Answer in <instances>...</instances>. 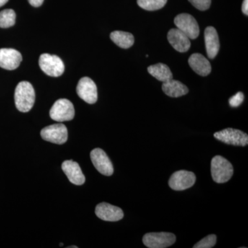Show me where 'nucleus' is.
<instances>
[{"mask_svg": "<svg viewBox=\"0 0 248 248\" xmlns=\"http://www.w3.org/2000/svg\"><path fill=\"white\" fill-rule=\"evenodd\" d=\"M35 100V90L28 81H21L15 91V103L17 110L22 112H29Z\"/></svg>", "mask_w": 248, "mask_h": 248, "instance_id": "nucleus-1", "label": "nucleus"}, {"mask_svg": "<svg viewBox=\"0 0 248 248\" xmlns=\"http://www.w3.org/2000/svg\"><path fill=\"white\" fill-rule=\"evenodd\" d=\"M234 173L232 165L223 156L217 155L211 161V174L217 184L228 182Z\"/></svg>", "mask_w": 248, "mask_h": 248, "instance_id": "nucleus-2", "label": "nucleus"}, {"mask_svg": "<svg viewBox=\"0 0 248 248\" xmlns=\"http://www.w3.org/2000/svg\"><path fill=\"white\" fill-rule=\"evenodd\" d=\"M39 65L47 76L58 78L64 72L65 66L61 59L56 55L45 53L40 55Z\"/></svg>", "mask_w": 248, "mask_h": 248, "instance_id": "nucleus-3", "label": "nucleus"}, {"mask_svg": "<svg viewBox=\"0 0 248 248\" xmlns=\"http://www.w3.org/2000/svg\"><path fill=\"white\" fill-rule=\"evenodd\" d=\"M50 116L52 120L58 122L73 120L75 117L74 106L68 99H58L50 109Z\"/></svg>", "mask_w": 248, "mask_h": 248, "instance_id": "nucleus-4", "label": "nucleus"}, {"mask_svg": "<svg viewBox=\"0 0 248 248\" xmlns=\"http://www.w3.org/2000/svg\"><path fill=\"white\" fill-rule=\"evenodd\" d=\"M214 137L218 141L232 146H246L248 144L247 134L237 129H224L214 134Z\"/></svg>", "mask_w": 248, "mask_h": 248, "instance_id": "nucleus-5", "label": "nucleus"}, {"mask_svg": "<svg viewBox=\"0 0 248 248\" xmlns=\"http://www.w3.org/2000/svg\"><path fill=\"white\" fill-rule=\"evenodd\" d=\"M174 24L178 29L182 31L190 40H195L200 35V27L195 18L190 14L178 15L174 18Z\"/></svg>", "mask_w": 248, "mask_h": 248, "instance_id": "nucleus-6", "label": "nucleus"}, {"mask_svg": "<svg viewBox=\"0 0 248 248\" xmlns=\"http://www.w3.org/2000/svg\"><path fill=\"white\" fill-rule=\"evenodd\" d=\"M175 241V235L169 232L147 233L143 237V244L149 248H169Z\"/></svg>", "mask_w": 248, "mask_h": 248, "instance_id": "nucleus-7", "label": "nucleus"}, {"mask_svg": "<svg viewBox=\"0 0 248 248\" xmlns=\"http://www.w3.org/2000/svg\"><path fill=\"white\" fill-rule=\"evenodd\" d=\"M41 136L45 141L62 145L68 140V130L64 124H53L42 129Z\"/></svg>", "mask_w": 248, "mask_h": 248, "instance_id": "nucleus-8", "label": "nucleus"}, {"mask_svg": "<svg viewBox=\"0 0 248 248\" xmlns=\"http://www.w3.org/2000/svg\"><path fill=\"white\" fill-rule=\"evenodd\" d=\"M196 176L192 172L179 170L173 173L170 178L169 185L172 190L182 191L187 190L195 185Z\"/></svg>", "mask_w": 248, "mask_h": 248, "instance_id": "nucleus-9", "label": "nucleus"}, {"mask_svg": "<svg viewBox=\"0 0 248 248\" xmlns=\"http://www.w3.org/2000/svg\"><path fill=\"white\" fill-rule=\"evenodd\" d=\"M77 93L81 99L88 104H93L97 102V86L91 78L86 77L79 80L77 86Z\"/></svg>", "mask_w": 248, "mask_h": 248, "instance_id": "nucleus-10", "label": "nucleus"}, {"mask_svg": "<svg viewBox=\"0 0 248 248\" xmlns=\"http://www.w3.org/2000/svg\"><path fill=\"white\" fill-rule=\"evenodd\" d=\"M91 159L94 168L101 174L111 176L114 172L113 166L105 152L101 148H95L91 153Z\"/></svg>", "mask_w": 248, "mask_h": 248, "instance_id": "nucleus-11", "label": "nucleus"}, {"mask_svg": "<svg viewBox=\"0 0 248 248\" xmlns=\"http://www.w3.org/2000/svg\"><path fill=\"white\" fill-rule=\"evenodd\" d=\"M95 214L98 218L106 221H118L124 217L122 209L107 203L98 204L95 208Z\"/></svg>", "mask_w": 248, "mask_h": 248, "instance_id": "nucleus-12", "label": "nucleus"}, {"mask_svg": "<svg viewBox=\"0 0 248 248\" xmlns=\"http://www.w3.org/2000/svg\"><path fill=\"white\" fill-rule=\"evenodd\" d=\"M22 56L17 50L13 48L0 49V67L13 71L20 65Z\"/></svg>", "mask_w": 248, "mask_h": 248, "instance_id": "nucleus-13", "label": "nucleus"}, {"mask_svg": "<svg viewBox=\"0 0 248 248\" xmlns=\"http://www.w3.org/2000/svg\"><path fill=\"white\" fill-rule=\"evenodd\" d=\"M62 170L68 177V180L74 185H83L86 182L81 168L76 161L67 160L63 161L62 165Z\"/></svg>", "mask_w": 248, "mask_h": 248, "instance_id": "nucleus-14", "label": "nucleus"}, {"mask_svg": "<svg viewBox=\"0 0 248 248\" xmlns=\"http://www.w3.org/2000/svg\"><path fill=\"white\" fill-rule=\"evenodd\" d=\"M168 40L179 53H185L190 48V39L179 29H170L168 33Z\"/></svg>", "mask_w": 248, "mask_h": 248, "instance_id": "nucleus-15", "label": "nucleus"}, {"mask_svg": "<svg viewBox=\"0 0 248 248\" xmlns=\"http://www.w3.org/2000/svg\"><path fill=\"white\" fill-rule=\"evenodd\" d=\"M204 37L208 58L214 59L219 51L220 48L219 39L216 29L213 27H207L204 33Z\"/></svg>", "mask_w": 248, "mask_h": 248, "instance_id": "nucleus-16", "label": "nucleus"}, {"mask_svg": "<svg viewBox=\"0 0 248 248\" xmlns=\"http://www.w3.org/2000/svg\"><path fill=\"white\" fill-rule=\"evenodd\" d=\"M188 63L192 69L201 76H207L211 73L210 62L202 54H192L189 58Z\"/></svg>", "mask_w": 248, "mask_h": 248, "instance_id": "nucleus-17", "label": "nucleus"}, {"mask_svg": "<svg viewBox=\"0 0 248 248\" xmlns=\"http://www.w3.org/2000/svg\"><path fill=\"white\" fill-rule=\"evenodd\" d=\"M162 90L165 94L171 97H182L189 91L183 83L173 79L163 83Z\"/></svg>", "mask_w": 248, "mask_h": 248, "instance_id": "nucleus-18", "label": "nucleus"}, {"mask_svg": "<svg viewBox=\"0 0 248 248\" xmlns=\"http://www.w3.org/2000/svg\"><path fill=\"white\" fill-rule=\"evenodd\" d=\"M148 71L152 76L163 83L173 79L172 72L169 67L164 63H159L152 65L148 67Z\"/></svg>", "mask_w": 248, "mask_h": 248, "instance_id": "nucleus-19", "label": "nucleus"}, {"mask_svg": "<svg viewBox=\"0 0 248 248\" xmlns=\"http://www.w3.org/2000/svg\"><path fill=\"white\" fill-rule=\"evenodd\" d=\"M110 39L116 45L122 48H129L134 45L135 38L130 32L116 31L111 32Z\"/></svg>", "mask_w": 248, "mask_h": 248, "instance_id": "nucleus-20", "label": "nucleus"}, {"mask_svg": "<svg viewBox=\"0 0 248 248\" xmlns=\"http://www.w3.org/2000/svg\"><path fill=\"white\" fill-rule=\"evenodd\" d=\"M16 14L14 10L5 9L0 12V28L7 29L16 24Z\"/></svg>", "mask_w": 248, "mask_h": 248, "instance_id": "nucleus-21", "label": "nucleus"}, {"mask_svg": "<svg viewBox=\"0 0 248 248\" xmlns=\"http://www.w3.org/2000/svg\"><path fill=\"white\" fill-rule=\"evenodd\" d=\"M167 0H138V4L141 9L153 11L162 9Z\"/></svg>", "mask_w": 248, "mask_h": 248, "instance_id": "nucleus-22", "label": "nucleus"}, {"mask_svg": "<svg viewBox=\"0 0 248 248\" xmlns=\"http://www.w3.org/2000/svg\"><path fill=\"white\" fill-rule=\"evenodd\" d=\"M217 243V236L215 234H210L205 236L203 239L199 241L193 246L194 248H212Z\"/></svg>", "mask_w": 248, "mask_h": 248, "instance_id": "nucleus-23", "label": "nucleus"}, {"mask_svg": "<svg viewBox=\"0 0 248 248\" xmlns=\"http://www.w3.org/2000/svg\"><path fill=\"white\" fill-rule=\"evenodd\" d=\"M194 6L200 11H206L210 7L212 0H188Z\"/></svg>", "mask_w": 248, "mask_h": 248, "instance_id": "nucleus-24", "label": "nucleus"}, {"mask_svg": "<svg viewBox=\"0 0 248 248\" xmlns=\"http://www.w3.org/2000/svg\"><path fill=\"white\" fill-rule=\"evenodd\" d=\"M244 100V93L239 92L230 98L229 104L231 107L236 108L239 107Z\"/></svg>", "mask_w": 248, "mask_h": 248, "instance_id": "nucleus-25", "label": "nucleus"}, {"mask_svg": "<svg viewBox=\"0 0 248 248\" xmlns=\"http://www.w3.org/2000/svg\"><path fill=\"white\" fill-rule=\"evenodd\" d=\"M29 2L34 7H39L43 4L44 0H29Z\"/></svg>", "mask_w": 248, "mask_h": 248, "instance_id": "nucleus-26", "label": "nucleus"}, {"mask_svg": "<svg viewBox=\"0 0 248 248\" xmlns=\"http://www.w3.org/2000/svg\"><path fill=\"white\" fill-rule=\"evenodd\" d=\"M242 11L244 15L248 16V0H244L242 4Z\"/></svg>", "mask_w": 248, "mask_h": 248, "instance_id": "nucleus-27", "label": "nucleus"}, {"mask_svg": "<svg viewBox=\"0 0 248 248\" xmlns=\"http://www.w3.org/2000/svg\"><path fill=\"white\" fill-rule=\"evenodd\" d=\"M8 1H9V0H0V7L4 6V4H6V3L8 2Z\"/></svg>", "mask_w": 248, "mask_h": 248, "instance_id": "nucleus-28", "label": "nucleus"}, {"mask_svg": "<svg viewBox=\"0 0 248 248\" xmlns=\"http://www.w3.org/2000/svg\"><path fill=\"white\" fill-rule=\"evenodd\" d=\"M70 248H78V247H77V246H70L69 247Z\"/></svg>", "mask_w": 248, "mask_h": 248, "instance_id": "nucleus-29", "label": "nucleus"}, {"mask_svg": "<svg viewBox=\"0 0 248 248\" xmlns=\"http://www.w3.org/2000/svg\"><path fill=\"white\" fill-rule=\"evenodd\" d=\"M60 246H63V244H60Z\"/></svg>", "mask_w": 248, "mask_h": 248, "instance_id": "nucleus-30", "label": "nucleus"}]
</instances>
